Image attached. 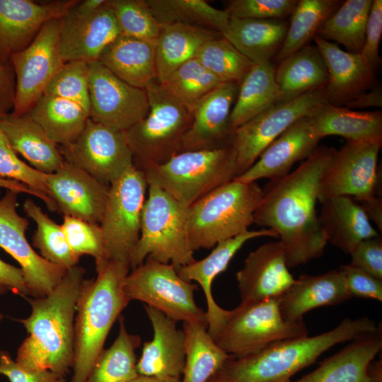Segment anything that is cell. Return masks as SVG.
Here are the masks:
<instances>
[{
	"label": "cell",
	"instance_id": "obj_1",
	"mask_svg": "<svg viewBox=\"0 0 382 382\" xmlns=\"http://www.w3.org/2000/svg\"><path fill=\"white\" fill-rule=\"evenodd\" d=\"M337 150L319 146L294 171L270 180L253 223L277 233L289 268L320 257L328 243L316 211L321 180Z\"/></svg>",
	"mask_w": 382,
	"mask_h": 382
},
{
	"label": "cell",
	"instance_id": "obj_2",
	"mask_svg": "<svg viewBox=\"0 0 382 382\" xmlns=\"http://www.w3.org/2000/svg\"><path fill=\"white\" fill-rule=\"evenodd\" d=\"M85 270H68L54 289L28 299L31 313L20 320L29 335L18 348L16 362L28 370H47L65 376L74 360V313Z\"/></svg>",
	"mask_w": 382,
	"mask_h": 382
},
{
	"label": "cell",
	"instance_id": "obj_3",
	"mask_svg": "<svg viewBox=\"0 0 382 382\" xmlns=\"http://www.w3.org/2000/svg\"><path fill=\"white\" fill-rule=\"evenodd\" d=\"M96 269V279H83L77 299L71 382L86 381L110 328L130 301L124 289L128 263L103 259Z\"/></svg>",
	"mask_w": 382,
	"mask_h": 382
},
{
	"label": "cell",
	"instance_id": "obj_4",
	"mask_svg": "<svg viewBox=\"0 0 382 382\" xmlns=\"http://www.w3.org/2000/svg\"><path fill=\"white\" fill-rule=\"evenodd\" d=\"M377 328L367 317L346 318L335 328L318 335L279 341L242 357L231 356L216 374L224 382H291L294 375L332 347Z\"/></svg>",
	"mask_w": 382,
	"mask_h": 382
},
{
	"label": "cell",
	"instance_id": "obj_5",
	"mask_svg": "<svg viewBox=\"0 0 382 382\" xmlns=\"http://www.w3.org/2000/svg\"><path fill=\"white\" fill-rule=\"evenodd\" d=\"M148 114L123 131L133 156V166L145 171L181 152L185 134L193 119V110L180 101L158 80L145 88Z\"/></svg>",
	"mask_w": 382,
	"mask_h": 382
},
{
	"label": "cell",
	"instance_id": "obj_6",
	"mask_svg": "<svg viewBox=\"0 0 382 382\" xmlns=\"http://www.w3.org/2000/svg\"><path fill=\"white\" fill-rule=\"evenodd\" d=\"M148 182L139 241L129 257L131 270L146 258L176 268L192 262L188 233L189 207L175 199L158 184Z\"/></svg>",
	"mask_w": 382,
	"mask_h": 382
},
{
	"label": "cell",
	"instance_id": "obj_7",
	"mask_svg": "<svg viewBox=\"0 0 382 382\" xmlns=\"http://www.w3.org/2000/svg\"><path fill=\"white\" fill-rule=\"evenodd\" d=\"M262 195L263 189L256 182L233 180L194 202L188 212L192 250L211 249L248 231Z\"/></svg>",
	"mask_w": 382,
	"mask_h": 382
},
{
	"label": "cell",
	"instance_id": "obj_8",
	"mask_svg": "<svg viewBox=\"0 0 382 382\" xmlns=\"http://www.w3.org/2000/svg\"><path fill=\"white\" fill-rule=\"evenodd\" d=\"M147 181L158 184L185 206L238 176L236 153L232 146L187 151L144 171Z\"/></svg>",
	"mask_w": 382,
	"mask_h": 382
},
{
	"label": "cell",
	"instance_id": "obj_9",
	"mask_svg": "<svg viewBox=\"0 0 382 382\" xmlns=\"http://www.w3.org/2000/svg\"><path fill=\"white\" fill-rule=\"evenodd\" d=\"M307 335L305 323L284 320L279 299L272 298L241 303L231 310L224 325L212 339L225 352L238 358L257 353L279 341Z\"/></svg>",
	"mask_w": 382,
	"mask_h": 382
},
{
	"label": "cell",
	"instance_id": "obj_10",
	"mask_svg": "<svg viewBox=\"0 0 382 382\" xmlns=\"http://www.w3.org/2000/svg\"><path fill=\"white\" fill-rule=\"evenodd\" d=\"M147 190L144 172L134 166L109 185L100 224L106 259L129 265L131 253L140 236Z\"/></svg>",
	"mask_w": 382,
	"mask_h": 382
},
{
	"label": "cell",
	"instance_id": "obj_11",
	"mask_svg": "<svg viewBox=\"0 0 382 382\" xmlns=\"http://www.w3.org/2000/svg\"><path fill=\"white\" fill-rule=\"evenodd\" d=\"M124 289L130 301L144 302L175 322L207 321L194 299L197 286L183 280L170 263L146 258L126 277Z\"/></svg>",
	"mask_w": 382,
	"mask_h": 382
},
{
	"label": "cell",
	"instance_id": "obj_12",
	"mask_svg": "<svg viewBox=\"0 0 382 382\" xmlns=\"http://www.w3.org/2000/svg\"><path fill=\"white\" fill-rule=\"evenodd\" d=\"M325 103H328L325 88L314 91L276 103L236 128L231 146L236 153L238 176L248 170L262 152L291 125Z\"/></svg>",
	"mask_w": 382,
	"mask_h": 382
},
{
	"label": "cell",
	"instance_id": "obj_13",
	"mask_svg": "<svg viewBox=\"0 0 382 382\" xmlns=\"http://www.w3.org/2000/svg\"><path fill=\"white\" fill-rule=\"evenodd\" d=\"M59 29L60 19L48 21L27 47L11 57L16 77L14 115L29 111L64 64L59 50Z\"/></svg>",
	"mask_w": 382,
	"mask_h": 382
},
{
	"label": "cell",
	"instance_id": "obj_14",
	"mask_svg": "<svg viewBox=\"0 0 382 382\" xmlns=\"http://www.w3.org/2000/svg\"><path fill=\"white\" fill-rule=\"evenodd\" d=\"M64 160L110 185L133 166V156L123 132L88 119L80 135L59 146Z\"/></svg>",
	"mask_w": 382,
	"mask_h": 382
},
{
	"label": "cell",
	"instance_id": "obj_15",
	"mask_svg": "<svg viewBox=\"0 0 382 382\" xmlns=\"http://www.w3.org/2000/svg\"><path fill=\"white\" fill-rule=\"evenodd\" d=\"M18 192L7 190L0 199V247L21 265L29 296L48 295L67 270L38 255L28 243L25 232L28 220L17 212Z\"/></svg>",
	"mask_w": 382,
	"mask_h": 382
},
{
	"label": "cell",
	"instance_id": "obj_16",
	"mask_svg": "<svg viewBox=\"0 0 382 382\" xmlns=\"http://www.w3.org/2000/svg\"><path fill=\"white\" fill-rule=\"evenodd\" d=\"M89 117L112 129L125 131L149 110L145 89L129 85L98 61L88 63Z\"/></svg>",
	"mask_w": 382,
	"mask_h": 382
},
{
	"label": "cell",
	"instance_id": "obj_17",
	"mask_svg": "<svg viewBox=\"0 0 382 382\" xmlns=\"http://www.w3.org/2000/svg\"><path fill=\"white\" fill-rule=\"evenodd\" d=\"M382 144L351 141L339 150L320 184L318 202L339 196L359 201L376 195L377 162Z\"/></svg>",
	"mask_w": 382,
	"mask_h": 382
},
{
	"label": "cell",
	"instance_id": "obj_18",
	"mask_svg": "<svg viewBox=\"0 0 382 382\" xmlns=\"http://www.w3.org/2000/svg\"><path fill=\"white\" fill-rule=\"evenodd\" d=\"M47 195L54 211L100 224L105 209L109 185L66 161L47 176Z\"/></svg>",
	"mask_w": 382,
	"mask_h": 382
},
{
	"label": "cell",
	"instance_id": "obj_19",
	"mask_svg": "<svg viewBox=\"0 0 382 382\" xmlns=\"http://www.w3.org/2000/svg\"><path fill=\"white\" fill-rule=\"evenodd\" d=\"M77 2L0 0V62L11 64L12 55L27 47L46 23L61 19Z\"/></svg>",
	"mask_w": 382,
	"mask_h": 382
},
{
	"label": "cell",
	"instance_id": "obj_20",
	"mask_svg": "<svg viewBox=\"0 0 382 382\" xmlns=\"http://www.w3.org/2000/svg\"><path fill=\"white\" fill-rule=\"evenodd\" d=\"M120 35V27L108 0L90 13L78 14L69 10L60 19L62 58L64 63L98 61L103 50Z\"/></svg>",
	"mask_w": 382,
	"mask_h": 382
},
{
	"label": "cell",
	"instance_id": "obj_21",
	"mask_svg": "<svg viewBox=\"0 0 382 382\" xmlns=\"http://www.w3.org/2000/svg\"><path fill=\"white\" fill-rule=\"evenodd\" d=\"M239 84L224 82L217 86L193 108L192 124L184 136L181 152L211 150L231 146L234 130L230 115Z\"/></svg>",
	"mask_w": 382,
	"mask_h": 382
},
{
	"label": "cell",
	"instance_id": "obj_22",
	"mask_svg": "<svg viewBox=\"0 0 382 382\" xmlns=\"http://www.w3.org/2000/svg\"><path fill=\"white\" fill-rule=\"evenodd\" d=\"M242 303L279 298L294 283L283 247L278 241L261 245L250 252L236 273Z\"/></svg>",
	"mask_w": 382,
	"mask_h": 382
},
{
	"label": "cell",
	"instance_id": "obj_23",
	"mask_svg": "<svg viewBox=\"0 0 382 382\" xmlns=\"http://www.w3.org/2000/svg\"><path fill=\"white\" fill-rule=\"evenodd\" d=\"M263 236L278 238L276 232L263 228L246 231L235 237L218 243L212 251L200 260L177 267L178 275L185 281L197 282L202 289L207 301V330L213 338L228 319L231 310L220 307L212 293V284L216 276L224 272L235 254L248 241Z\"/></svg>",
	"mask_w": 382,
	"mask_h": 382
},
{
	"label": "cell",
	"instance_id": "obj_24",
	"mask_svg": "<svg viewBox=\"0 0 382 382\" xmlns=\"http://www.w3.org/2000/svg\"><path fill=\"white\" fill-rule=\"evenodd\" d=\"M320 141L310 118L303 117L273 141L255 163L234 180L250 183L262 178H280L289 173L296 162L308 158L318 147Z\"/></svg>",
	"mask_w": 382,
	"mask_h": 382
},
{
	"label": "cell",
	"instance_id": "obj_25",
	"mask_svg": "<svg viewBox=\"0 0 382 382\" xmlns=\"http://www.w3.org/2000/svg\"><path fill=\"white\" fill-rule=\"evenodd\" d=\"M154 330V337L144 344L137 363L139 375L159 378H179L185 363V333L176 323L158 310L144 306Z\"/></svg>",
	"mask_w": 382,
	"mask_h": 382
},
{
	"label": "cell",
	"instance_id": "obj_26",
	"mask_svg": "<svg viewBox=\"0 0 382 382\" xmlns=\"http://www.w3.org/2000/svg\"><path fill=\"white\" fill-rule=\"evenodd\" d=\"M328 74L325 88L327 102L342 106L367 91L374 81V70L360 53L346 52L338 45L316 35L313 37Z\"/></svg>",
	"mask_w": 382,
	"mask_h": 382
},
{
	"label": "cell",
	"instance_id": "obj_27",
	"mask_svg": "<svg viewBox=\"0 0 382 382\" xmlns=\"http://www.w3.org/2000/svg\"><path fill=\"white\" fill-rule=\"evenodd\" d=\"M350 298L339 269L318 275L301 274L278 299L284 320L298 322L313 308L335 306Z\"/></svg>",
	"mask_w": 382,
	"mask_h": 382
},
{
	"label": "cell",
	"instance_id": "obj_28",
	"mask_svg": "<svg viewBox=\"0 0 382 382\" xmlns=\"http://www.w3.org/2000/svg\"><path fill=\"white\" fill-rule=\"evenodd\" d=\"M381 348L382 331L378 326L325 359L315 370L291 382H371L367 367Z\"/></svg>",
	"mask_w": 382,
	"mask_h": 382
},
{
	"label": "cell",
	"instance_id": "obj_29",
	"mask_svg": "<svg viewBox=\"0 0 382 382\" xmlns=\"http://www.w3.org/2000/svg\"><path fill=\"white\" fill-rule=\"evenodd\" d=\"M318 220L328 243L350 255L362 241L379 236L363 209L353 197L339 196L320 202Z\"/></svg>",
	"mask_w": 382,
	"mask_h": 382
},
{
	"label": "cell",
	"instance_id": "obj_30",
	"mask_svg": "<svg viewBox=\"0 0 382 382\" xmlns=\"http://www.w3.org/2000/svg\"><path fill=\"white\" fill-rule=\"evenodd\" d=\"M0 128L14 151L38 171L52 173L64 162L59 145L27 113L1 115Z\"/></svg>",
	"mask_w": 382,
	"mask_h": 382
},
{
	"label": "cell",
	"instance_id": "obj_31",
	"mask_svg": "<svg viewBox=\"0 0 382 382\" xmlns=\"http://www.w3.org/2000/svg\"><path fill=\"white\" fill-rule=\"evenodd\" d=\"M308 117L320 139L337 135L346 141L382 144V112L379 110H352L325 103L316 106Z\"/></svg>",
	"mask_w": 382,
	"mask_h": 382
},
{
	"label": "cell",
	"instance_id": "obj_32",
	"mask_svg": "<svg viewBox=\"0 0 382 382\" xmlns=\"http://www.w3.org/2000/svg\"><path fill=\"white\" fill-rule=\"evenodd\" d=\"M98 61L134 87L145 89L157 80L153 43L120 34L103 50Z\"/></svg>",
	"mask_w": 382,
	"mask_h": 382
},
{
	"label": "cell",
	"instance_id": "obj_33",
	"mask_svg": "<svg viewBox=\"0 0 382 382\" xmlns=\"http://www.w3.org/2000/svg\"><path fill=\"white\" fill-rule=\"evenodd\" d=\"M287 28L284 20L230 17L222 35L255 64L276 57Z\"/></svg>",
	"mask_w": 382,
	"mask_h": 382
},
{
	"label": "cell",
	"instance_id": "obj_34",
	"mask_svg": "<svg viewBox=\"0 0 382 382\" xmlns=\"http://www.w3.org/2000/svg\"><path fill=\"white\" fill-rule=\"evenodd\" d=\"M222 34L216 30L180 23L162 25L155 44L157 80L163 83L185 62L195 58L207 41Z\"/></svg>",
	"mask_w": 382,
	"mask_h": 382
},
{
	"label": "cell",
	"instance_id": "obj_35",
	"mask_svg": "<svg viewBox=\"0 0 382 382\" xmlns=\"http://www.w3.org/2000/svg\"><path fill=\"white\" fill-rule=\"evenodd\" d=\"M279 63L274 77L279 103L324 89L327 85L328 70L316 46L307 45Z\"/></svg>",
	"mask_w": 382,
	"mask_h": 382
},
{
	"label": "cell",
	"instance_id": "obj_36",
	"mask_svg": "<svg viewBox=\"0 0 382 382\" xmlns=\"http://www.w3.org/2000/svg\"><path fill=\"white\" fill-rule=\"evenodd\" d=\"M274 71L271 62L253 64L239 84L231 112L230 123L233 130L279 103Z\"/></svg>",
	"mask_w": 382,
	"mask_h": 382
},
{
	"label": "cell",
	"instance_id": "obj_37",
	"mask_svg": "<svg viewBox=\"0 0 382 382\" xmlns=\"http://www.w3.org/2000/svg\"><path fill=\"white\" fill-rule=\"evenodd\" d=\"M27 114L59 146L72 143L83 130L89 114L78 104L44 93Z\"/></svg>",
	"mask_w": 382,
	"mask_h": 382
},
{
	"label": "cell",
	"instance_id": "obj_38",
	"mask_svg": "<svg viewBox=\"0 0 382 382\" xmlns=\"http://www.w3.org/2000/svg\"><path fill=\"white\" fill-rule=\"evenodd\" d=\"M207 328V321L183 322L185 363L180 382H207L231 357L215 343Z\"/></svg>",
	"mask_w": 382,
	"mask_h": 382
},
{
	"label": "cell",
	"instance_id": "obj_39",
	"mask_svg": "<svg viewBox=\"0 0 382 382\" xmlns=\"http://www.w3.org/2000/svg\"><path fill=\"white\" fill-rule=\"evenodd\" d=\"M140 343L139 336L128 333L120 317L117 338L100 352L85 382H129L137 378L135 350Z\"/></svg>",
	"mask_w": 382,
	"mask_h": 382
},
{
	"label": "cell",
	"instance_id": "obj_40",
	"mask_svg": "<svg viewBox=\"0 0 382 382\" xmlns=\"http://www.w3.org/2000/svg\"><path fill=\"white\" fill-rule=\"evenodd\" d=\"M372 0H347L320 25L316 35L342 45L347 52L360 53Z\"/></svg>",
	"mask_w": 382,
	"mask_h": 382
},
{
	"label": "cell",
	"instance_id": "obj_41",
	"mask_svg": "<svg viewBox=\"0 0 382 382\" xmlns=\"http://www.w3.org/2000/svg\"><path fill=\"white\" fill-rule=\"evenodd\" d=\"M154 16L161 25L184 23L212 29L221 34L230 16L204 0H146Z\"/></svg>",
	"mask_w": 382,
	"mask_h": 382
},
{
	"label": "cell",
	"instance_id": "obj_42",
	"mask_svg": "<svg viewBox=\"0 0 382 382\" xmlns=\"http://www.w3.org/2000/svg\"><path fill=\"white\" fill-rule=\"evenodd\" d=\"M338 0H300L291 14L283 44L275 57L279 62L308 45L323 22L340 6Z\"/></svg>",
	"mask_w": 382,
	"mask_h": 382
},
{
	"label": "cell",
	"instance_id": "obj_43",
	"mask_svg": "<svg viewBox=\"0 0 382 382\" xmlns=\"http://www.w3.org/2000/svg\"><path fill=\"white\" fill-rule=\"evenodd\" d=\"M23 210L36 224L33 243L40 255L67 270L77 265L79 259L70 250L62 226L52 220L30 199L24 202Z\"/></svg>",
	"mask_w": 382,
	"mask_h": 382
},
{
	"label": "cell",
	"instance_id": "obj_44",
	"mask_svg": "<svg viewBox=\"0 0 382 382\" xmlns=\"http://www.w3.org/2000/svg\"><path fill=\"white\" fill-rule=\"evenodd\" d=\"M195 57L223 83L240 84L253 66V63L223 35L206 42Z\"/></svg>",
	"mask_w": 382,
	"mask_h": 382
},
{
	"label": "cell",
	"instance_id": "obj_45",
	"mask_svg": "<svg viewBox=\"0 0 382 382\" xmlns=\"http://www.w3.org/2000/svg\"><path fill=\"white\" fill-rule=\"evenodd\" d=\"M221 83L195 57L176 69L161 84L193 110L202 97Z\"/></svg>",
	"mask_w": 382,
	"mask_h": 382
},
{
	"label": "cell",
	"instance_id": "obj_46",
	"mask_svg": "<svg viewBox=\"0 0 382 382\" xmlns=\"http://www.w3.org/2000/svg\"><path fill=\"white\" fill-rule=\"evenodd\" d=\"M117 18L120 34L156 44L162 25L146 0H108Z\"/></svg>",
	"mask_w": 382,
	"mask_h": 382
},
{
	"label": "cell",
	"instance_id": "obj_47",
	"mask_svg": "<svg viewBox=\"0 0 382 382\" xmlns=\"http://www.w3.org/2000/svg\"><path fill=\"white\" fill-rule=\"evenodd\" d=\"M88 75V63L65 62L54 74L44 93L72 101L90 115Z\"/></svg>",
	"mask_w": 382,
	"mask_h": 382
},
{
	"label": "cell",
	"instance_id": "obj_48",
	"mask_svg": "<svg viewBox=\"0 0 382 382\" xmlns=\"http://www.w3.org/2000/svg\"><path fill=\"white\" fill-rule=\"evenodd\" d=\"M47 174L38 171L21 161L11 146L0 128V178L16 180L40 196L47 208L54 211L52 200L47 195Z\"/></svg>",
	"mask_w": 382,
	"mask_h": 382
},
{
	"label": "cell",
	"instance_id": "obj_49",
	"mask_svg": "<svg viewBox=\"0 0 382 382\" xmlns=\"http://www.w3.org/2000/svg\"><path fill=\"white\" fill-rule=\"evenodd\" d=\"M61 226L69 248L77 258L88 255L93 257L96 262L106 259L100 224L64 216Z\"/></svg>",
	"mask_w": 382,
	"mask_h": 382
},
{
	"label": "cell",
	"instance_id": "obj_50",
	"mask_svg": "<svg viewBox=\"0 0 382 382\" xmlns=\"http://www.w3.org/2000/svg\"><path fill=\"white\" fill-rule=\"evenodd\" d=\"M296 0H233L226 10L230 17L284 20L291 16Z\"/></svg>",
	"mask_w": 382,
	"mask_h": 382
},
{
	"label": "cell",
	"instance_id": "obj_51",
	"mask_svg": "<svg viewBox=\"0 0 382 382\" xmlns=\"http://www.w3.org/2000/svg\"><path fill=\"white\" fill-rule=\"evenodd\" d=\"M347 292L351 298L359 297L382 301V279L351 265L340 266Z\"/></svg>",
	"mask_w": 382,
	"mask_h": 382
},
{
	"label": "cell",
	"instance_id": "obj_52",
	"mask_svg": "<svg viewBox=\"0 0 382 382\" xmlns=\"http://www.w3.org/2000/svg\"><path fill=\"white\" fill-rule=\"evenodd\" d=\"M382 35V1L372 0L367 23L365 39L360 54L374 71L381 62L379 44Z\"/></svg>",
	"mask_w": 382,
	"mask_h": 382
},
{
	"label": "cell",
	"instance_id": "obj_53",
	"mask_svg": "<svg viewBox=\"0 0 382 382\" xmlns=\"http://www.w3.org/2000/svg\"><path fill=\"white\" fill-rule=\"evenodd\" d=\"M0 374L10 382H65V376L50 371L24 369L6 351H0Z\"/></svg>",
	"mask_w": 382,
	"mask_h": 382
},
{
	"label": "cell",
	"instance_id": "obj_54",
	"mask_svg": "<svg viewBox=\"0 0 382 382\" xmlns=\"http://www.w3.org/2000/svg\"><path fill=\"white\" fill-rule=\"evenodd\" d=\"M351 265L382 279V240L381 236L361 241L350 254Z\"/></svg>",
	"mask_w": 382,
	"mask_h": 382
},
{
	"label": "cell",
	"instance_id": "obj_55",
	"mask_svg": "<svg viewBox=\"0 0 382 382\" xmlns=\"http://www.w3.org/2000/svg\"><path fill=\"white\" fill-rule=\"evenodd\" d=\"M8 291L24 297L29 296L21 268L0 259V295Z\"/></svg>",
	"mask_w": 382,
	"mask_h": 382
},
{
	"label": "cell",
	"instance_id": "obj_56",
	"mask_svg": "<svg viewBox=\"0 0 382 382\" xmlns=\"http://www.w3.org/2000/svg\"><path fill=\"white\" fill-rule=\"evenodd\" d=\"M14 71L11 64L0 62V116L13 107L15 96Z\"/></svg>",
	"mask_w": 382,
	"mask_h": 382
},
{
	"label": "cell",
	"instance_id": "obj_57",
	"mask_svg": "<svg viewBox=\"0 0 382 382\" xmlns=\"http://www.w3.org/2000/svg\"><path fill=\"white\" fill-rule=\"evenodd\" d=\"M349 109H364L368 108H379L382 106V91L378 87L367 90L354 98L346 105Z\"/></svg>",
	"mask_w": 382,
	"mask_h": 382
},
{
	"label": "cell",
	"instance_id": "obj_58",
	"mask_svg": "<svg viewBox=\"0 0 382 382\" xmlns=\"http://www.w3.org/2000/svg\"><path fill=\"white\" fill-rule=\"evenodd\" d=\"M357 201V200H356ZM366 216L377 226L380 232L382 231V200L375 195L370 198L357 201Z\"/></svg>",
	"mask_w": 382,
	"mask_h": 382
},
{
	"label": "cell",
	"instance_id": "obj_59",
	"mask_svg": "<svg viewBox=\"0 0 382 382\" xmlns=\"http://www.w3.org/2000/svg\"><path fill=\"white\" fill-rule=\"evenodd\" d=\"M0 187L5 188L6 190L15 191L18 193L23 192L29 195H32L40 199V196L34 190H31L27 185L18 182L16 180H8L0 178Z\"/></svg>",
	"mask_w": 382,
	"mask_h": 382
},
{
	"label": "cell",
	"instance_id": "obj_60",
	"mask_svg": "<svg viewBox=\"0 0 382 382\" xmlns=\"http://www.w3.org/2000/svg\"><path fill=\"white\" fill-rule=\"evenodd\" d=\"M367 373L371 382H382V360L371 361L368 367Z\"/></svg>",
	"mask_w": 382,
	"mask_h": 382
},
{
	"label": "cell",
	"instance_id": "obj_61",
	"mask_svg": "<svg viewBox=\"0 0 382 382\" xmlns=\"http://www.w3.org/2000/svg\"><path fill=\"white\" fill-rule=\"evenodd\" d=\"M129 382H180L179 378H159L155 377L139 375L134 379Z\"/></svg>",
	"mask_w": 382,
	"mask_h": 382
},
{
	"label": "cell",
	"instance_id": "obj_62",
	"mask_svg": "<svg viewBox=\"0 0 382 382\" xmlns=\"http://www.w3.org/2000/svg\"><path fill=\"white\" fill-rule=\"evenodd\" d=\"M207 382H224L216 373L213 376H212Z\"/></svg>",
	"mask_w": 382,
	"mask_h": 382
},
{
	"label": "cell",
	"instance_id": "obj_63",
	"mask_svg": "<svg viewBox=\"0 0 382 382\" xmlns=\"http://www.w3.org/2000/svg\"><path fill=\"white\" fill-rule=\"evenodd\" d=\"M3 315L0 313V321L1 320V319L3 318Z\"/></svg>",
	"mask_w": 382,
	"mask_h": 382
}]
</instances>
